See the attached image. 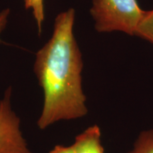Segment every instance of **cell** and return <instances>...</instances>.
Listing matches in <instances>:
<instances>
[{"label": "cell", "instance_id": "obj_9", "mask_svg": "<svg viewBox=\"0 0 153 153\" xmlns=\"http://www.w3.org/2000/svg\"><path fill=\"white\" fill-rule=\"evenodd\" d=\"M49 153H74L72 146L56 145Z\"/></svg>", "mask_w": 153, "mask_h": 153}, {"label": "cell", "instance_id": "obj_8", "mask_svg": "<svg viewBox=\"0 0 153 153\" xmlns=\"http://www.w3.org/2000/svg\"><path fill=\"white\" fill-rule=\"evenodd\" d=\"M9 14H10V10L9 9H4L0 12V35L7 26Z\"/></svg>", "mask_w": 153, "mask_h": 153}, {"label": "cell", "instance_id": "obj_7", "mask_svg": "<svg viewBox=\"0 0 153 153\" xmlns=\"http://www.w3.org/2000/svg\"><path fill=\"white\" fill-rule=\"evenodd\" d=\"M25 7L30 9L37 24L39 34L41 33L42 26L45 20V9L43 0H24Z\"/></svg>", "mask_w": 153, "mask_h": 153}, {"label": "cell", "instance_id": "obj_1", "mask_svg": "<svg viewBox=\"0 0 153 153\" xmlns=\"http://www.w3.org/2000/svg\"><path fill=\"white\" fill-rule=\"evenodd\" d=\"M75 11L69 9L55 19L51 38L36 55L33 65L43 91V106L37 125L47 128L60 120L87 115L82 86V53L74 36Z\"/></svg>", "mask_w": 153, "mask_h": 153}, {"label": "cell", "instance_id": "obj_3", "mask_svg": "<svg viewBox=\"0 0 153 153\" xmlns=\"http://www.w3.org/2000/svg\"><path fill=\"white\" fill-rule=\"evenodd\" d=\"M11 88L0 100V153H33L20 130V120L11 108Z\"/></svg>", "mask_w": 153, "mask_h": 153}, {"label": "cell", "instance_id": "obj_5", "mask_svg": "<svg viewBox=\"0 0 153 153\" xmlns=\"http://www.w3.org/2000/svg\"><path fill=\"white\" fill-rule=\"evenodd\" d=\"M134 35L153 43V9L148 11H144Z\"/></svg>", "mask_w": 153, "mask_h": 153}, {"label": "cell", "instance_id": "obj_2", "mask_svg": "<svg viewBox=\"0 0 153 153\" xmlns=\"http://www.w3.org/2000/svg\"><path fill=\"white\" fill-rule=\"evenodd\" d=\"M143 13L137 0H92L90 9L98 32L122 31L131 36Z\"/></svg>", "mask_w": 153, "mask_h": 153}, {"label": "cell", "instance_id": "obj_6", "mask_svg": "<svg viewBox=\"0 0 153 153\" xmlns=\"http://www.w3.org/2000/svg\"><path fill=\"white\" fill-rule=\"evenodd\" d=\"M128 153H153V129L141 132Z\"/></svg>", "mask_w": 153, "mask_h": 153}, {"label": "cell", "instance_id": "obj_4", "mask_svg": "<svg viewBox=\"0 0 153 153\" xmlns=\"http://www.w3.org/2000/svg\"><path fill=\"white\" fill-rule=\"evenodd\" d=\"M101 130L97 125L89 126L75 137L72 148L74 153H104L101 145Z\"/></svg>", "mask_w": 153, "mask_h": 153}]
</instances>
